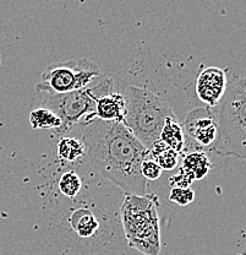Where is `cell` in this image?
Segmentation results:
<instances>
[{
	"label": "cell",
	"mask_w": 246,
	"mask_h": 255,
	"mask_svg": "<svg viewBox=\"0 0 246 255\" xmlns=\"http://www.w3.org/2000/svg\"><path fill=\"white\" fill-rule=\"evenodd\" d=\"M82 141L97 171L126 194L145 195L141 164L150 155L124 123L94 118L82 126Z\"/></svg>",
	"instance_id": "6da1fadb"
},
{
	"label": "cell",
	"mask_w": 246,
	"mask_h": 255,
	"mask_svg": "<svg viewBox=\"0 0 246 255\" xmlns=\"http://www.w3.org/2000/svg\"><path fill=\"white\" fill-rule=\"evenodd\" d=\"M214 108L218 137L212 151L224 157L246 159V78L228 80L226 94Z\"/></svg>",
	"instance_id": "7a4b0ae2"
},
{
	"label": "cell",
	"mask_w": 246,
	"mask_h": 255,
	"mask_svg": "<svg viewBox=\"0 0 246 255\" xmlns=\"http://www.w3.org/2000/svg\"><path fill=\"white\" fill-rule=\"evenodd\" d=\"M114 91V82L110 78H102L83 89L59 95H47L42 100L41 107L52 110L62 121V126L53 131L54 136L63 137L68 135L76 126L89 123L96 118L94 110L99 97Z\"/></svg>",
	"instance_id": "3957f363"
},
{
	"label": "cell",
	"mask_w": 246,
	"mask_h": 255,
	"mask_svg": "<svg viewBox=\"0 0 246 255\" xmlns=\"http://www.w3.org/2000/svg\"><path fill=\"white\" fill-rule=\"evenodd\" d=\"M125 126L145 147L160 140L164 121L173 116L168 102L144 87L129 86L125 90Z\"/></svg>",
	"instance_id": "277c9868"
},
{
	"label": "cell",
	"mask_w": 246,
	"mask_h": 255,
	"mask_svg": "<svg viewBox=\"0 0 246 255\" xmlns=\"http://www.w3.org/2000/svg\"><path fill=\"white\" fill-rule=\"evenodd\" d=\"M121 222L131 248L146 255L160 254V219L155 195L128 194L121 205Z\"/></svg>",
	"instance_id": "5b68a950"
},
{
	"label": "cell",
	"mask_w": 246,
	"mask_h": 255,
	"mask_svg": "<svg viewBox=\"0 0 246 255\" xmlns=\"http://www.w3.org/2000/svg\"><path fill=\"white\" fill-rule=\"evenodd\" d=\"M99 75V66L83 58L53 63L36 84V91L47 95L66 94L88 86Z\"/></svg>",
	"instance_id": "8992f818"
},
{
	"label": "cell",
	"mask_w": 246,
	"mask_h": 255,
	"mask_svg": "<svg viewBox=\"0 0 246 255\" xmlns=\"http://www.w3.org/2000/svg\"><path fill=\"white\" fill-rule=\"evenodd\" d=\"M184 128L198 148L212 150L218 137V122L213 108L198 107L190 111L184 119Z\"/></svg>",
	"instance_id": "52a82bcc"
},
{
	"label": "cell",
	"mask_w": 246,
	"mask_h": 255,
	"mask_svg": "<svg viewBox=\"0 0 246 255\" xmlns=\"http://www.w3.org/2000/svg\"><path fill=\"white\" fill-rule=\"evenodd\" d=\"M228 79L226 70L216 66L206 68L198 74L196 81V95L206 107L214 108L218 106L226 94Z\"/></svg>",
	"instance_id": "ba28073f"
},
{
	"label": "cell",
	"mask_w": 246,
	"mask_h": 255,
	"mask_svg": "<svg viewBox=\"0 0 246 255\" xmlns=\"http://www.w3.org/2000/svg\"><path fill=\"white\" fill-rule=\"evenodd\" d=\"M126 105L124 95L112 91L97 100L94 116L104 122H116L125 124Z\"/></svg>",
	"instance_id": "9c48e42d"
},
{
	"label": "cell",
	"mask_w": 246,
	"mask_h": 255,
	"mask_svg": "<svg viewBox=\"0 0 246 255\" xmlns=\"http://www.w3.org/2000/svg\"><path fill=\"white\" fill-rule=\"evenodd\" d=\"M68 223L71 230L82 239L94 237L99 228V221L97 216L86 207H79L74 210L69 215Z\"/></svg>",
	"instance_id": "30bf717a"
},
{
	"label": "cell",
	"mask_w": 246,
	"mask_h": 255,
	"mask_svg": "<svg viewBox=\"0 0 246 255\" xmlns=\"http://www.w3.org/2000/svg\"><path fill=\"white\" fill-rule=\"evenodd\" d=\"M212 168V162L205 151H192L184 156L180 169L192 180L203 179Z\"/></svg>",
	"instance_id": "8fae6325"
},
{
	"label": "cell",
	"mask_w": 246,
	"mask_h": 255,
	"mask_svg": "<svg viewBox=\"0 0 246 255\" xmlns=\"http://www.w3.org/2000/svg\"><path fill=\"white\" fill-rule=\"evenodd\" d=\"M86 146L82 139L73 136L60 137L57 143V156L63 164H74L86 155Z\"/></svg>",
	"instance_id": "7c38bea8"
},
{
	"label": "cell",
	"mask_w": 246,
	"mask_h": 255,
	"mask_svg": "<svg viewBox=\"0 0 246 255\" xmlns=\"http://www.w3.org/2000/svg\"><path fill=\"white\" fill-rule=\"evenodd\" d=\"M160 140H162L164 143H166L169 147L175 150L176 152L182 153V151H184V129L174 114L169 116L164 121L163 128L160 134Z\"/></svg>",
	"instance_id": "4fadbf2b"
},
{
	"label": "cell",
	"mask_w": 246,
	"mask_h": 255,
	"mask_svg": "<svg viewBox=\"0 0 246 255\" xmlns=\"http://www.w3.org/2000/svg\"><path fill=\"white\" fill-rule=\"evenodd\" d=\"M28 122L30 126L34 130L49 129L55 131L62 126V121L52 110L46 107H37L30 112L28 114Z\"/></svg>",
	"instance_id": "5bb4252c"
},
{
	"label": "cell",
	"mask_w": 246,
	"mask_h": 255,
	"mask_svg": "<svg viewBox=\"0 0 246 255\" xmlns=\"http://www.w3.org/2000/svg\"><path fill=\"white\" fill-rule=\"evenodd\" d=\"M151 158L155 159L164 171H171L175 168L179 163V156L180 153L176 152L171 147H169L166 143H164L162 140H157L150 148Z\"/></svg>",
	"instance_id": "9a60e30c"
},
{
	"label": "cell",
	"mask_w": 246,
	"mask_h": 255,
	"mask_svg": "<svg viewBox=\"0 0 246 255\" xmlns=\"http://www.w3.org/2000/svg\"><path fill=\"white\" fill-rule=\"evenodd\" d=\"M58 188L63 195L69 199H74L79 195L82 188V180L80 175L75 171H68L60 177L58 182Z\"/></svg>",
	"instance_id": "2e32d148"
},
{
	"label": "cell",
	"mask_w": 246,
	"mask_h": 255,
	"mask_svg": "<svg viewBox=\"0 0 246 255\" xmlns=\"http://www.w3.org/2000/svg\"><path fill=\"white\" fill-rule=\"evenodd\" d=\"M169 200L180 206H186L195 200V191L190 187H171Z\"/></svg>",
	"instance_id": "e0dca14e"
},
{
	"label": "cell",
	"mask_w": 246,
	"mask_h": 255,
	"mask_svg": "<svg viewBox=\"0 0 246 255\" xmlns=\"http://www.w3.org/2000/svg\"><path fill=\"white\" fill-rule=\"evenodd\" d=\"M162 167L157 163L153 158H151L150 156L142 162L141 164V173L145 177V179L150 180H156L162 175Z\"/></svg>",
	"instance_id": "ac0fdd59"
},
{
	"label": "cell",
	"mask_w": 246,
	"mask_h": 255,
	"mask_svg": "<svg viewBox=\"0 0 246 255\" xmlns=\"http://www.w3.org/2000/svg\"><path fill=\"white\" fill-rule=\"evenodd\" d=\"M192 182H194V180H192L191 178L187 177L181 169H179L178 174L173 175V177L169 179L170 187H191Z\"/></svg>",
	"instance_id": "d6986e66"
},
{
	"label": "cell",
	"mask_w": 246,
	"mask_h": 255,
	"mask_svg": "<svg viewBox=\"0 0 246 255\" xmlns=\"http://www.w3.org/2000/svg\"><path fill=\"white\" fill-rule=\"evenodd\" d=\"M0 65H1V59H0Z\"/></svg>",
	"instance_id": "ffe728a7"
}]
</instances>
